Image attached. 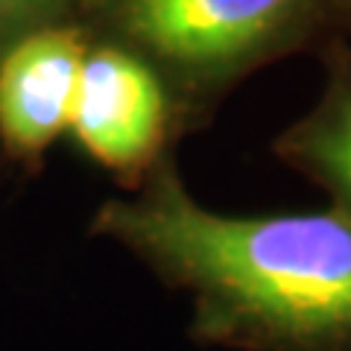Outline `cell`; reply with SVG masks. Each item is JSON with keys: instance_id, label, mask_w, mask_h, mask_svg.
<instances>
[{"instance_id": "5b68a950", "label": "cell", "mask_w": 351, "mask_h": 351, "mask_svg": "<svg viewBox=\"0 0 351 351\" xmlns=\"http://www.w3.org/2000/svg\"><path fill=\"white\" fill-rule=\"evenodd\" d=\"M325 85L307 114L276 138V156L319 184L331 205L351 214V41L334 36L322 44Z\"/></svg>"}, {"instance_id": "3957f363", "label": "cell", "mask_w": 351, "mask_h": 351, "mask_svg": "<svg viewBox=\"0 0 351 351\" xmlns=\"http://www.w3.org/2000/svg\"><path fill=\"white\" fill-rule=\"evenodd\" d=\"M80 147L132 191L170 152V100L156 71L112 41L91 38L71 117Z\"/></svg>"}, {"instance_id": "7a4b0ae2", "label": "cell", "mask_w": 351, "mask_h": 351, "mask_svg": "<svg viewBox=\"0 0 351 351\" xmlns=\"http://www.w3.org/2000/svg\"><path fill=\"white\" fill-rule=\"evenodd\" d=\"M76 21L156 71L179 129L258 68L346 36L351 0H82Z\"/></svg>"}, {"instance_id": "8992f818", "label": "cell", "mask_w": 351, "mask_h": 351, "mask_svg": "<svg viewBox=\"0 0 351 351\" xmlns=\"http://www.w3.org/2000/svg\"><path fill=\"white\" fill-rule=\"evenodd\" d=\"M80 3L82 0H0V53L38 27L76 21Z\"/></svg>"}, {"instance_id": "6da1fadb", "label": "cell", "mask_w": 351, "mask_h": 351, "mask_svg": "<svg viewBox=\"0 0 351 351\" xmlns=\"http://www.w3.org/2000/svg\"><path fill=\"white\" fill-rule=\"evenodd\" d=\"M91 232L191 299V337L232 351H351V214H219L167 152Z\"/></svg>"}, {"instance_id": "277c9868", "label": "cell", "mask_w": 351, "mask_h": 351, "mask_svg": "<svg viewBox=\"0 0 351 351\" xmlns=\"http://www.w3.org/2000/svg\"><path fill=\"white\" fill-rule=\"evenodd\" d=\"M91 47L80 21L50 24L0 53V141L18 158H36L71 129L76 88Z\"/></svg>"}, {"instance_id": "52a82bcc", "label": "cell", "mask_w": 351, "mask_h": 351, "mask_svg": "<svg viewBox=\"0 0 351 351\" xmlns=\"http://www.w3.org/2000/svg\"><path fill=\"white\" fill-rule=\"evenodd\" d=\"M346 36H351V24H348V32H346Z\"/></svg>"}]
</instances>
